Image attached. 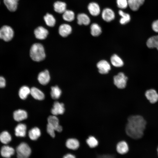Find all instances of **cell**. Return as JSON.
<instances>
[{"mask_svg": "<svg viewBox=\"0 0 158 158\" xmlns=\"http://www.w3.org/2000/svg\"><path fill=\"white\" fill-rule=\"evenodd\" d=\"M146 124V121L141 116H130L128 118L126 125V133L132 138L140 139L143 135Z\"/></svg>", "mask_w": 158, "mask_h": 158, "instance_id": "cell-1", "label": "cell"}, {"mask_svg": "<svg viewBox=\"0 0 158 158\" xmlns=\"http://www.w3.org/2000/svg\"><path fill=\"white\" fill-rule=\"evenodd\" d=\"M30 54L31 59L36 61L43 60L46 56L43 46L39 43H36L32 45L30 49Z\"/></svg>", "mask_w": 158, "mask_h": 158, "instance_id": "cell-2", "label": "cell"}, {"mask_svg": "<svg viewBox=\"0 0 158 158\" xmlns=\"http://www.w3.org/2000/svg\"><path fill=\"white\" fill-rule=\"evenodd\" d=\"M17 158H28L31 154V149L25 142H22L16 149Z\"/></svg>", "mask_w": 158, "mask_h": 158, "instance_id": "cell-3", "label": "cell"}, {"mask_svg": "<svg viewBox=\"0 0 158 158\" xmlns=\"http://www.w3.org/2000/svg\"><path fill=\"white\" fill-rule=\"evenodd\" d=\"M14 32L13 29L10 26L5 25L0 28V38L6 42L12 40Z\"/></svg>", "mask_w": 158, "mask_h": 158, "instance_id": "cell-4", "label": "cell"}, {"mask_svg": "<svg viewBox=\"0 0 158 158\" xmlns=\"http://www.w3.org/2000/svg\"><path fill=\"white\" fill-rule=\"evenodd\" d=\"M127 77L122 72H120L114 78V85L118 88L123 89L126 85Z\"/></svg>", "mask_w": 158, "mask_h": 158, "instance_id": "cell-5", "label": "cell"}, {"mask_svg": "<svg viewBox=\"0 0 158 158\" xmlns=\"http://www.w3.org/2000/svg\"><path fill=\"white\" fill-rule=\"evenodd\" d=\"M48 123L55 129V131L61 132L62 130V127L59 124V120L56 116H49L48 118Z\"/></svg>", "mask_w": 158, "mask_h": 158, "instance_id": "cell-6", "label": "cell"}, {"mask_svg": "<svg viewBox=\"0 0 158 158\" xmlns=\"http://www.w3.org/2000/svg\"><path fill=\"white\" fill-rule=\"evenodd\" d=\"M102 16L104 20L107 22H110L114 19L115 14L111 9L106 8L102 11Z\"/></svg>", "mask_w": 158, "mask_h": 158, "instance_id": "cell-7", "label": "cell"}, {"mask_svg": "<svg viewBox=\"0 0 158 158\" xmlns=\"http://www.w3.org/2000/svg\"><path fill=\"white\" fill-rule=\"evenodd\" d=\"M97 67L100 73L102 74L107 73L111 69V66L106 61L102 60L99 61L97 64Z\"/></svg>", "mask_w": 158, "mask_h": 158, "instance_id": "cell-8", "label": "cell"}, {"mask_svg": "<svg viewBox=\"0 0 158 158\" xmlns=\"http://www.w3.org/2000/svg\"><path fill=\"white\" fill-rule=\"evenodd\" d=\"M65 108L64 104L58 102H55L53 105V107L51 110V114L54 115L56 116L62 114L64 112Z\"/></svg>", "mask_w": 158, "mask_h": 158, "instance_id": "cell-9", "label": "cell"}, {"mask_svg": "<svg viewBox=\"0 0 158 158\" xmlns=\"http://www.w3.org/2000/svg\"><path fill=\"white\" fill-rule=\"evenodd\" d=\"M34 33L36 38L38 39H45L48 34V30L42 26H39L34 30Z\"/></svg>", "mask_w": 158, "mask_h": 158, "instance_id": "cell-10", "label": "cell"}, {"mask_svg": "<svg viewBox=\"0 0 158 158\" xmlns=\"http://www.w3.org/2000/svg\"><path fill=\"white\" fill-rule=\"evenodd\" d=\"M50 78L49 72L47 70L40 72L37 77L39 82L43 85L47 84L50 81Z\"/></svg>", "mask_w": 158, "mask_h": 158, "instance_id": "cell-11", "label": "cell"}, {"mask_svg": "<svg viewBox=\"0 0 158 158\" xmlns=\"http://www.w3.org/2000/svg\"><path fill=\"white\" fill-rule=\"evenodd\" d=\"M145 95L147 99L151 103H155L158 101V94L153 89H150L146 91Z\"/></svg>", "mask_w": 158, "mask_h": 158, "instance_id": "cell-12", "label": "cell"}, {"mask_svg": "<svg viewBox=\"0 0 158 158\" xmlns=\"http://www.w3.org/2000/svg\"><path fill=\"white\" fill-rule=\"evenodd\" d=\"M15 150L12 147L5 145L2 146L1 149V156L5 158H10L15 153Z\"/></svg>", "mask_w": 158, "mask_h": 158, "instance_id": "cell-13", "label": "cell"}, {"mask_svg": "<svg viewBox=\"0 0 158 158\" xmlns=\"http://www.w3.org/2000/svg\"><path fill=\"white\" fill-rule=\"evenodd\" d=\"M116 150L119 154L121 155L127 153L129 150V147L127 143L124 141L119 142L117 144Z\"/></svg>", "mask_w": 158, "mask_h": 158, "instance_id": "cell-14", "label": "cell"}, {"mask_svg": "<svg viewBox=\"0 0 158 158\" xmlns=\"http://www.w3.org/2000/svg\"><path fill=\"white\" fill-rule=\"evenodd\" d=\"M72 28L68 24H63L60 25L59 29V32L60 35L63 37H66L71 32Z\"/></svg>", "mask_w": 158, "mask_h": 158, "instance_id": "cell-15", "label": "cell"}, {"mask_svg": "<svg viewBox=\"0 0 158 158\" xmlns=\"http://www.w3.org/2000/svg\"><path fill=\"white\" fill-rule=\"evenodd\" d=\"M87 8L89 12L92 16H97L100 12V9L98 4L95 2H92L88 5Z\"/></svg>", "mask_w": 158, "mask_h": 158, "instance_id": "cell-16", "label": "cell"}, {"mask_svg": "<svg viewBox=\"0 0 158 158\" xmlns=\"http://www.w3.org/2000/svg\"><path fill=\"white\" fill-rule=\"evenodd\" d=\"M13 117L16 121H20L27 118L28 114L27 112L24 110L18 109L14 112Z\"/></svg>", "mask_w": 158, "mask_h": 158, "instance_id": "cell-17", "label": "cell"}, {"mask_svg": "<svg viewBox=\"0 0 158 158\" xmlns=\"http://www.w3.org/2000/svg\"><path fill=\"white\" fill-rule=\"evenodd\" d=\"M26 126L25 124L19 123L15 128V135L17 137H24L26 134Z\"/></svg>", "mask_w": 158, "mask_h": 158, "instance_id": "cell-18", "label": "cell"}, {"mask_svg": "<svg viewBox=\"0 0 158 158\" xmlns=\"http://www.w3.org/2000/svg\"><path fill=\"white\" fill-rule=\"evenodd\" d=\"M145 0H128V6L133 11H136L144 3Z\"/></svg>", "mask_w": 158, "mask_h": 158, "instance_id": "cell-19", "label": "cell"}, {"mask_svg": "<svg viewBox=\"0 0 158 158\" xmlns=\"http://www.w3.org/2000/svg\"><path fill=\"white\" fill-rule=\"evenodd\" d=\"M77 23L79 25H88L90 20L89 16L84 13H80L77 16Z\"/></svg>", "mask_w": 158, "mask_h": 158, "instance_id": "cell-20", "label": "cell"}, {"mask_svg": "<svg viewBox=\"0 0 158 158\" xmlns=\"http://www.w3.org/2000/svg\"><path fill=\"white\" fill-rule=\"evenodd\" d=\"M30 94L35 99L38 100H42L45 96L44 93L39 89L35 87H32L30 89Z\"/></svg>", "mask_w": 158, "mask_h": 158, "instance_id": "cell-21", "label": "cell"}, {"mask_svg": "<svg viewBox=\"0 0 158 158\" xmlns=\"http://www.w3.org/2000/svg\"><path fill=\"white\" fill-rule=\"evenodd\" d=\"M19 0H3L4 2L7 9L10 11H15L17 8Z\"/></svg>", "mask_w": 158, "mask_h": 158, "instance_id": "cell-22", "label": "cell"}, {"mask_svg": "<svg viewBox=\"0 0 158 158\" xmlns=\"http://www.w3.org/2000/svg\"><path fill=\"white\" fill-rule=\"evenodd\" d=\"M66 145L69 149L75 150L79 148L80 143L78 140L76 139L71 138L67 140Z\"/></svg>", "mask_w": 158, "mask_h": 158, "instance_id": "cell-23", "label": "cell"}, {"mask_svg": "<svg viewBox=\"0 0 158 158\" xmlns=\"http://www.w3.org/2000/svg\"><path fill=\"white\" fill-rule=\"evenodd\" d=\"M66 4L64 2L57 1L54 4V11L59 13H63L66 10Z\"/></svg>", "mask_w": 158, "mask_h": 158, "instance_id": "cell-24", "label": "cell"}, {"mask_svg": "<svg viewBox=\"0 0 158 158\" xmlns=\"http://www.w3.org/2000/svg\"><path fill=\"white\" fill-rule=\"evenodd\" d=\"M28 136L30 139L37 140L40 136L41 133L39 128L35 127L32 128L28 132Z\"/></svg>", "mask_w": 158, "mask_h": 158, "instance_id": "cell-25", "label": "cell"}, {"mask_svg": "<svg viewBox=\"0 0 158 158\" xmlns=\"http://www.w3.org/2000/svg\"><path fill=\"white\" fill-rule=\"evenodd\" d=\"M147 45L150 48H156L158 50V35L150 38L147 41Z\"/></svg>", "mask_w": 158, "mask_h": 158, "instance_id": "cell-26", "label": "cell"}, {"mask_svg": "<svg viewBox=\"0 0 158 158\" xmlns=\"http://www.w3.org/2000/svg\"><path fill=\"white\" fill-rule=\"evenodd\" d=\"M30 93V89L26 86H23L20 89L18 95L21 99H25L27 98Z\"/></svg>", "mask_w": 158, "mask_h": 158, "instance_id": "cell-27", "label": "cell"}, {"mask_svg": "<svg viewBox=\"0 0 158 158\" xmlns=\"http://www.w3.org/2000/svg\"><path fill=\"white\" fill-rule=\"evenodd\" d=\"M118 13L119 15L121 17L119 20L120 24L122 25H124L130 21V16L129 14L125 13L121 10L119 11Z\"/></svg>", "mask_w": 158, "mask_h": 158, "instance_id": "cell-28", "label": "cell"}, {"mask_svg": "<svg viewBox=\"0 0 158 158\" xmlns=\"http://www.w3.org/2000/svg\"><path fill=\"white\" fill-rule=\"evenodd\" d=\"M112 65L116 67H121L123 66V62L121 59L116 54L113 55L111 58Z\"/></svg>", "mask_w": 158, "mask_h": 158, "instance_id": "cell-29", "label": "cell"}, {"mask_svg": "<svg viewBox=\"0 0 158 158\" xmlns=\"http://www.w3.org/2000/svg\"><path fill=\"white\" fill-rule=\"evenodd\" d=\"M11 140V136L7 131H4L0 133V141L2 143L7 144Z\"/></svg>", "mask_w": 158, "mask_h": 158, "instance_id": "cell-30", "label": "cell"}, {"mask_svg": "<svg viewBox=\"0 0 158 158\" xmlns=\"http://www.w3.org/2000/svg\"><path fill=\"white\" fill-rule=\"evenodd\" d=\"M46 25L49 27L54 26L56 23V20L54 16L51 14L47 13L44 17Z\"/></svg>", "mask_w": 158, "mask_h": 158, "instance_id": "cell-31", "label": "cell"}, {"mask_svg": "<svg viewBox=\"0 0 158 158\" xmlns=\"http://www.w3.org/2000/svg\"><path fill=\"white\" fill-rule=\"evenodd\" d=\"M90 29L91 33L93 36H97L102 33L101 28L96 23H93L91 25Z\"/></svg>", "mask_w": 158, "mask_h": 158, "instance_id": "cell-32", "label": "cell"}, {"mask_svg": "<svg viewBox=\"0 0 158 158\" xmlns=\"http://www.w3.org/2000/svg\"><path fill=\"white\" fill-rule=\"evenodd\" d=\"M61 94V91L57 86H53L51 88V95L54 99H57L60 97Z\"/></svg>", "mask_w": 158, "mask_h": 158, "instance_id": "cell-33", "label": "cell"}, {"mask_svg": "<svg viewBox=\"0 0 158 158\" xmlns=\"http://www.w3.org/2000/svg\"><path fill=\"white\" fill-rule=\"evenodd\" d=\"M62 17L63 19L65 21L71 22L74 19L75 15L73 11L66 10L63 13Z\"/></svg>", "mask_w": 158, "mask_h": 158, "instance_id": "cell-34", "label": "cell"}, {"mask_svg": "<svg viewBox=\"0 0 158 158\" xmlns=\"http://www.w3.org/2000/svg\"><path fill=\"white\" fill-rule=\"evenodd\" d=\"M86 142L89 147L92 148L96 147L98 145V141L93 136H90L86 140Z\"/></svg>", "mask_w": 158, "mask_h": 158, "instance_id": "cell-35", "label": "cell"}, {"mask_svg": "<svg viewBox=\"0 0 158 158\" xmlns=\"http://www.w3.org/2000/svg\"><path fill=\"white\" fill-rule=\"evenodd\" d=\"M117 5L121 9L126 8L128 6V0H116Z\"/></svg>", "mask_w": 158, "mask_h": 158, "instance_id": "cell-36", "label": "cell"}, {"mask_svg": "<svg viewBox=\"0 0 158 158\" xmlns=\"http://www.w3.org/2000/svg\"><path fill=\"white\" fill-rule=\"evenodd\" d=\"M47 130L48 133L52 137L54 138L55 136V129L51 125L47 124Z\"/></svg>", "mask_w": 158, "mask_h": 158, "instance_id": "cell-37", "label": "cell"}, {"mask_svg": "<svg viewBox=\"0 0 158 158\" xmlns=\"http://www.w3.org/2000/svg\"><path fill=\"white\" fill-rule=\"evenodd\" d=\"M152 28L155 32H158V20L154 21L152 24Z\"/></svg>", "mask_w": 158, "mask_h": 158, "instance_id": "cell-38", "label": "cell"}, {"mask_svg": "<svg viewBox=\"0 0 158 158\" xmlns=\"http://www.w3.org/2000/svg\"><path fill=\"white\" fill-rule=\"evenodd\" d=\"M6 85V80L5 78L2 76H0V88H3Z\"/></svg>", "mask_w": 158, "mask_h": 158, "instance_id": "cell-39", "label": "cell"}, {"mask_svg": "<svg viewBox=\"0 0 158 158\" xmlns=\"http://www.w3.org/2000/svg\"><path fill=\"white\" fill-rule=\"evenodd\" d=\"M97 158H114V157L111 155L103 154L100 155Z\"/></svg>", "mask_w": 158, "mask_h": 158, "instance_id": "cell-40", "label": "cell"}, {"mask_svg": "<svg viewBox=\"0 0 158 158\" xmlns=\"http://www.w3.org/2000/svg\"><path fill=\"white\" fill-rule=\"evenodd\" d=\"M63 158H76L75 156L71 154H68L65 155Z\"/></svg>", "mask_w": 158, "mask_h": 158, "instance_id": "cell-41", "label": "cell"}, {"mask_svg": "<svg viewBox=\"0 0 158 158\" xmlns=\"http://www.w3.org/2000/svg\"><path fill=\"white\" fill-rule=\"evenodd\" d=\"M157 152H158V148H157Z\"/></svg>", "mask_w": 158, "mask_h": 158, "instance_id": "cell-42", "label": "cell"}]
</instances>
